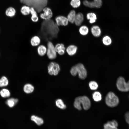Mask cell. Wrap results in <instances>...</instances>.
Returning a JSON list of instances; mask_svg holds the SVG:
<instances>
[{
    "instance_id": "32",
    "label": "cell",
    "mask_w": 129,
    "mask_h": 129,
    "mask_svg": "<svg viewBox=\"0 0 129 129\" xmlns=\"http://www.w3.org/2000/svg\"><path fill=\"white\" fill-rule=\"evenodd\" d=\"M92 0L95 4L96 7L100 8L102 6V0Z\"/></svg>"
},
{
    "instance_id": "28",
    "label": "cell",
    "mask_w": 129,
    "mask_h": 129,
    "mask_svg": "<svg viewBox=\"0 0 129 129\" xmlns=\"http://www.w3.org/2000/svg\"><path fill=\"white\" fill-rule=\"evenodd\" d=\"M92 98L95 101H99L102 99V95L100 92L98 91H95L92 94Z\"/></svg>"
},
{
    "instance_id": "8",
    "label": "cell",
    "mask_w": 129,
    "mask_h": 129,
    "mask_svg": "<svg viewBox=\"0 0 129 129\" xmlns=\"http://www.w3.org/2000/svg\"><path fill=\"white\" fill-rule=\"evenodd\" d=\"M48 73L50 75L56 76L57 75L59 72L60 68L58 63L52 62L48 64Z\"/></svg>"
},
{
    "instance_id": "18",
    "label": "cell",
    "mask_w": 129,
    "mask_h": 129,
    "mask_svg": "<svg viewBox=\"0 0 129 129\" xmlns=\"http://www.w3.org/2000/svg\"><path fill=\"white\" fill-rule=\"evenodd\" d=\"M31 119L38 126L42 125L44 123V121L43 118L35 115H32L31 117Z\"/></svg>"
},
{
    "instance_id": "10",
    "label": "cell",
    "mask_w": 129,
    "mask_h": 129,
    "mask_svg": "<svg viewBox=\"0 0 129 129\" xmlns=\"http://www.w3.org/2000/svg\"><path fill=\"white\" fill-rule=\"evenodd\" d=\"M55 23L58 26H67L69 22L67 17L63 16H57L55 17Z\"/></svg>"
},
{
    "instance_id": "21",
    "label": "cell",
    "mask_w": 129,
    "mask_h": 129,
    "mask_svg": "<svg viewBox=\"0 0 129 129\" xmlns=\"http://www.w3.org/2000/svg\"><path fill=\"white\" fill-rule=\"evenodd\" d=\"M34 89V87L31 84L27 83L23 87V91L27 94H29L32 92Z\"/></svg>"
},
{
    "instance_id": "6",
    "label": "cell",
    "mask_w": 129,
    "mask_h": 129,
    "mask_svg": "<svg viewBox=\"0 0 129 129\" xmlns=\"http://www.w3.org/2000/svg\"><path fill=\"white\" fill-rule=\"evenodd\" d=\"M116 86L118 89L122 92L129 91V81L126 82L124 78L122 77H119L117 79Z\"/></svg>"
},
{
    "instance_id": "17",
    "label": "cell",
    "mask_w": 129,
    "mask_h": 129,
    "mask_svg": "<svg viewBox=\"0 0 129 129\" xmlns=\"http://www.w3.org/2000/svg\"><path fill=\"white\" fill-rule=\"evenodd\" d=\"M31 44L32 46L36 47L39 45L41 43V39L39 37L34 36L32 37L30 41Z\"/></svg>"
},
{
    "instance_id": "37",
    "label": "cell",
    "mask_w": 129,
    "mask_h": 129,
    "mask_svg": "<svg viewBox=\"0 0 129 129\" xmlns=\"http://www.w3.org/2000/svg\"><path fill=\"white\" fill-rule=\"evenodd\" d=\"M4 86L1 79H0V87Z\"/></svg>"
},
{
    "instance_id": "20",
    "label": "cell",
    "mask_w": 129,
    "mask_h": 129,
    "mask_svg": "<svg viewBox=\"0 0 129 129\" xmlns=\"http://www.w3.org/2000/svg\"><path fill=\"white\" fill-rule=\"evenodd\" d=\"M76 15L75 11L74 10H72L71 11L67 17L69 22L72 23H74Z\"/></svg>"
},
{
    "instance_id": "2",
    "label": "cell",
    "mask_w": 129,
    "mask_h": 129,
    "mask_svg": "<svg viewBox=\"0 0 129 129\" xmlns=\"http://www.w3.org/2000/svg\"><path fill=\"white\" fill-rule=\"evenodd\" d=\"M25 5L33 8L37 12L40 13L47 5L48 0H19Z\"/></svg>"
},
{
    "instance_id": "36",
    "label": "cell",
    "mask_w": 129,
    "mask_h": 129,
    "mask_svg": "<svg viewBox=\"0 0 129 129\" xmlns=\"http://www.w3.org/2000/svg\"><path fill=\"white\" fill-rule=\"evenodd\" d=\"M125 117L126 122L129 125V112H128L126 113Z\"/></svg>"
},
{
    "instance_id": "1",
    "label": "cell",
    "mask_w": 129,
    "mask_h": 129,
    "mask_svg": "<svg viewBox=\"0 0 129 129\" xmlns=\"http://www.w3.org/2000/svg\"><path fill=\"white\" fill-rule=\"evenodd\" d=\"M59 31L58 26L51 19L44 20L42 23L41 34L43 38L46 40L56 38Z\"/></svg>"
},
{
    "instance_id": "5",
    "label": "cell",
    "mask_w": 129,
    "mask_h": 129,
    "mask_svg": "<svg viewBox=\"0 0 129 129\" xmlns=\"http://www.w3.org/2000/svg\"><path fill=\"white\" fill-rule=\"evenodd\" d=\"M105 102L109 107H113L118 105L119 100L118 97L113 92H110L108 93L106 97Z\"/></svg>"
},
{
    "instance_id": "29",
    "label": "cell",
    "mask_w": 129,
    "mask_h": 129,
    "mask_svg": "<svg viewBox=\"0 0 129 129\" xmlns=\"http://www.w3.org/2000/svg\"><path fill=\"white\" fill-rule=\"evenodd\" d=\"M0 94L2 97L6 98L10 96V93L7 89H3L0 91Z\"/></svg>"
},
{
    "instance_id": "12",
    "label": "cell",
    "mask_w": 129,
    "mask_h": 129,
    "mask_svg": "<svg viewBox=\"0 0 129 129\" xmlns=\"http://www.w3.org/2000/svg\"><path fill=\"white\" fill-rule=\"evenodd\" d=\"M78 49L77 47L74 45H70L66 49V51L68 54L70 56H73L76 53Z\"/></svg>"
},
{
    "instance_id": "16",
    "label": "cell",
    "mask_w": 129,
    "mask_h": 129,
    "mask_svg": "<svg viewBox=\"0 0 129 129\" xmlns=\"http://www.w3.org/2000/svg\"><path fill=\"white\" fill-rule=\"evenodd\" d=\"M47 49V48L45 46L43 45H39L37 48L38 53L40 56H43L46 54Z\"/></svg>"
},
{
    "instance_id": "30",
    "label": "cell",
    "mask_w": 129,
    "mask_h": 129,
    "mask_svg": "<svg viewBox=\"0 0 129 129\" xmlns=\"http://www.w3.org/2000/svg\"><path fill=\"white\" fill-rule=\"evenodd\" d=\"M81 2L80 0H71L70 2L71 5L74 8H77L80 5Z\"/></svg>"
},
{
    "instance_id": "22",
    "label": "cell",
    "mask_w": 129,
    "mask_h": 129,
    "mask_svg": "<svg viewBox=\"0 0 129 129\" xmlns=\"http://www.w3.org/2000/svg\"><path fill=\"white\" fill-rule=\"evenodd\" d=\"M86 18L87 19L89 20V23L91 24L95 22L97 19L96 14L93 12L88 13L86 15Z\"/></svg>"
},
{
    "instance_id": "25",
    "label": "cell",
    "mask_w": 129,
    "mask_h": 129,
    "mask_svg": "<svg viewBox=\"0 0 129 129\" xmlns=\"http://www.w3.org/2000/svg\"><path fill=\"white\" fill-rule=\"evenodd\" d=\"M80 34L83 36H86L87 35L89 32L88 27L85 25L81 26L79 29Z\"/></svg>"
},
{
    "instance_id": "11",
    "label": "cell",
    "mask_w": 129,
    "mask_h": 129,
    "mask_svg": "<svg viewBox=\"0 0 129 129\" xmlns=\"http://www.w3.org/2000/svg\"><path fill=\"white\" fill-rule=\"evenodd\" d=\"M55 50L57 53L60 55H64L66 50V48L63 44L58 43L55 46Z\"/></svg>"
},
{
    "instance_id": "27",
    "label": "cell",
    "mask_w": 129,
    "mask_h": 129,
    "mask_svg": "<svg viewBox=\"0 0 129 129\" xmlns=\"http://www.w3.org/2000/svg\"><path fill=\"white\" fill-rule=\"evenodd\" d=\"M102 41L103 44L106 46L110 45L111 44L112 42L111 38L107 35L105 36L103 38Z\"/></svg>"
},
{
    "instance_id": "31",
    "label": "cell",
    "mask_w": 129,
    "mask_h": 129,
    "mask_svg": "<svg viewBox=\"0 0 129 129\" xmlns=\"http://www.w3.org/2000/svg\"><path fill=\"white\" fill-rule=\"evenodd\" d=\"M89 85L91 89L93 90H96L98 87V84L94 81H90L89 83Z\"/></svg>"
},
{
    "instance_id": "26",
    "label": "cell",
    "mask_w": 129,
    "mask_h": 129,
    "mask_svg": "<svg viewBox=\"0 0 129 129\" xmlns=\"http://www.w3.org/2000/svg\"><path fill=\"white\" fill-rule=\"evenodd\" d=\"M56 106L59 108L62 109H65L66 108V105L64 104L63 101L60 99H58L55 102Z\"/></svg>"
},
{
    "instance_id": "34",
    "label": "cell",
    "mask_w": 129,
    "mask_h": 129,
    "mask_svg": "<svg viewBox=\"0 0 129 129\" xmlns=\"http://www.w3.org/2000/svg\"><path fill=\"white\" fill-rule=\"evenodd\" d=\"M1 80L4 86H7L8 84V81L7 78L5 76L2 77Z\"/></svg>"
},
{
    "instance_id": "23",
    "label": "cell",
    "mask_w": 129,
    "mask_h": 129,
    "mask_svg": "<svg viewBox=\"0 0 129 129\" xmlns=\"http://www.w3.org/2000/svg\"><path fill=\"white\" fill-rule=\"evenodd\" d=\"M30 7L25 5L21 7L20 9V12L23 15H27L30 13Z\"/></svg>"
},
{
    "instance_id": "7",
    "label": "cell",
    "mask_w": 129,
    "mask_h": 129,
    "mask_svg": "<svg viewBox=\"0 0 129 129\" xmlns=\"http://www.w3.org/2000/svg\"><path fill=\"white\" fill-rule=\"evenodd\" d=\"M47 56L49 59L51 60L55 59L57 57V52L55 47L52 43L48 41L47 44Z\"/></svg>"
},
{
    "instance_id": "15",
    "label": "cell",
    "mask_w": 129,
    "mask_h": 129,
    "mask_svg": "<svg viewBox=\"0 0 129 129\" xmlns=\"http://www.w3.org/2000/svg\"><path fill=\"white\" fill-rule=\"evenodd\" d=\"M84 20V16L83 14L80 12L76 14L74 23L77 26H79L81 24Z\"/></svg>"
},
{
    "instance_id": "4",
    "label": "cell",
    "mask_w": 129,
    "mask_h": 129,
    "mask_svg": "<svg viewBox=\"0 0 129 129\" xmlns=\"http://www.w3.org/2000/svg\"><path fill=\"white\" fill-rule=\"evenodd\" d=\"M70 72L74 76L78 74L79 78L81 79H85L87 76V72L84 65L82 63H79L72 66L71 68Z\"/></svg>"
},
{
    "instance_id": "35",
    "label": "cell",
    "mask_w": 129,
    "mask_h": 129,
    "mask_svg": "<svg viewBox=\"0 0 129 129\" xmlns=\"http://www.w3.org/2000/svg\"><path fill=\"white\" fill-rule=\"evenodd\" d=\"M112 126L117 127L118 125V124L117 122L115 120H113L112 121L108 122Z\"/></svg>"
},
{
    "instance_id": "24",
    "label": "cell",
    "mask_w": 129,
    "mask_h": 129,
    "mask_svg": "<svg viewBox=\"0 0 129 129\" xmlns=\"http://www.w3.org/2000/svg\"><path fill=\"white\" fill-rule=\"evenodd\" d=\"M18 100L17 99L13 98L7 99L6 102V104L10 107H14L17 103Z\"/></svg>"
},
{
    "instance_id": "19",
    "label": "cell",
    "mask_w": 129,
    "mask_h": 129,
    "mask_svg": "<svg viewBox=\"0 0 129 129\" xmlns=\"http://www.w3.org/2000/svg\"><path fill=\"white\" fill-rule=\"evenodd\" d=\"M37 12L35 9L32 7H30V13L32 15L31 19L32 21L36 22L38 20V17L37 16Z\"/></svg>"
},
{
    "instance_id": "9",
    "label": "cell",
    "mask_w": 129,
    "mask_h": 129,
    "mask_svg": "<svg viewBox=\"0 0 129 129\" xmlns=\"http://www.w3.org/2000/svg\"><path fill=\"white\" fill-rule=\"evenodd\" d=\"M43 13L40 14L41 18L44 20L51 19L53 16V13L49 7H45L43 9Z\"/></svg>"
},
{
    "instance_id": "33",
    "label": "cell",
    "mask_w": 129,
    "mask_h": 129,
    "mask_svg": "<svg viewBox=\"0 0 129 129\" xmlns=\"http://www.w3.org/2000/svg\"><path fill=\"white\" fill-rule=\"evenodd\" d=\"M104 129H118L117 127L111 125L108 122L104 125Z\"/></svg>"
},
{
    "instance_id": "3",
    "label": "cell",
    "mask_w": 129,
    "mask_h": 129,
    "mask_svg": "<svg viewBox=\"0 0 129 129\" xmlns=\"http://www.w3.org/2000/svg\"><path fill=\"white\" fill-rule=\"evenodd\" d=\"M81 104L84 110L88 109L91 106V102L88 98L85 96L76 98L74 103V107L78 110H81L82 109Z\"/></svg>"
},
{
    "instance_id": "13",
    "label": "cell",
    "mask_w": 129,
    "mask_h": 129,
    "mask_svg": "<svg viewBox=\"0 0 129 129\" xmlns=\"http://www.w3.org/2000/svg\"><path fill=\"white\" fill-rule=\"evenodd\" d=\"M91 32L92 35L96 37H100L101 34V28L99 26L97 25H94L91 27Z\"/></svg>"
},
{
    "instance_id": "14",
    "label": "cell",
    "mask_w": 129,
    "mask_h": 129,
    "mask_svg": "<svg viewBox=\"0 0 129 129\" xmlns=\"http://www.w3.org/2000/svg\"><path fill=\"white\" fill-rule=\"evenodd\" d=\"M16 11L15 9L12 7H10L7 8L5 11L6 16L10 17H14L16 15Z\"/></svg>"
}]
</instances>
